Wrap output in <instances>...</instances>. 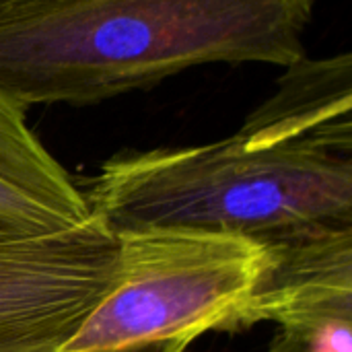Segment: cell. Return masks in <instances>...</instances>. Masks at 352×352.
Returning a JSON list of instances; mask_svg holds the SVG:
<instances>
[{"mask_svg":"<svg viewBox=\"0 0 352 352\" xmlns=\"http://www.w3.org/2000/svg\"><path fill=\"white\" fill-rule=\"evenodd\" d=\"M109 233L194 229L264 241L352 225V58L287 66L237 132L194 146L126 148L78 184Z\"/></svg>","mask_w":352,"mask_h":352,"instance_id":"cell-1","label":"cell"},{"mask_svg":"<svg viewBox=\"0 0 352 352\" xmlns=\"http://www.w3.org/2000/svg\"><path fill=\"white\" fill-rule=\"evenodd\" d=\"M316 0H60L0 10V91L97 105L210 64L287 68L307 56Z\"/></svg>","mask_w":352,"mask_h":352,"instance_id":"cell-2","label":"cell"},{"mask_svg":"<svg viewBox=\"0 0 352 352\" xmlns=\"http://www.w3.org/2000/svg\"><path fill=\"white\" fill-rule=\"evenodd\" d=\"M116 239V283L60 352L192 344L229 332L266 264L264 245L237 233L138 229Z\"/></svg>","mask_w":352,"mask_h":352,"instance_id":"cell-3","label":"cell"},{"mask_svg":"<svg viewBox=\"0 0 352 352\" xmlns=\"http://www.w3.org/2000/svg\"><path fill=\"white\" fill-rule=\"evenodd\" d=\"M260 243L264 270L229 332L272 322L309 342L330 326L352 324V225L316 223Z\"/></svg>","mask_w":352,"mask_h":352,"instance_id":"cell-4","label":"cell"},{"mask_svg":"<svg viewBox=\"0 0 352 352\" xmlns=\"http://www.w3.org/2000/svg\"><path fill=\"white\" fill-rule=\"evenodd\" d=\"M264 352H309V349L303 340L289 336L285 332H278V336L272 340V344Z\"/></svg>","mask_w":352,"mask_h":352,"instance_id":"cell-5","label":"cell"},{"mask_svg":"<svg viewBox=\"0 0 352 352\" xmlns=\"http://www.w3.org/2000/svg\"><path fill=\"white\" fill-rule=\"evenodd\" d=\"M190 344L184 342H175V340H167V342H151V344H142V346H130V349H122V351L113 352H186Z\"/></svg>","mask_w":352,"mask_h":352,"instance_id":"cell-6","label":"cell"},{"mask_svg":"<svg viewBox=\"0 0 352 352\" xmlns=\"http://www.w3.org/2000/svg\"><path fill=\"white\" fill-rule=\"evenodd\" d=\"M60 0H0V10H12V8H25V6H37V4H50Z\"/></svg>","mask_w":352,"mask_h":352,"instance_id":"cell-7","label":"cell"}]
</instances>
